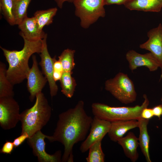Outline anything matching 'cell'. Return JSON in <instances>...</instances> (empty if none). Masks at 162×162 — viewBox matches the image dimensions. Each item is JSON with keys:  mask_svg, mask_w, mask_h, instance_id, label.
Segmentation results:
<instances>
[{"mask_svg": "<svg viewBox=\"0 0 162 162\" xmlns=\"http://www.w3.org/2000/svg\"><path fill=\"white\" fill-rule=\"evenodd\" d=\"M92 120L85 110L82 100L58 115L54 133L47 139L50 142L57 141L64 146L62 162H67L70 154L73 153L74 145L86 139Z\"/></svg>", "mask_w": 162, "mask_h": 162, "instance_id": "6da1fadb", "label": "cell"}, {"mask_svg": "<svg viewBox=\"0 0 162 162\" xmlns=\"http://www.w3.org/2000/svg\"><path fill=\"white\" fill-rule=\"evenodd\" d=\"M23 38L24 45L20 50H10L0 46L8 64L6 76L14 86L26 79L30 69L28 63L30 58L34 53H40L41 50L42 40L33 41Z\"/></svg>", "mask_w": 162, "mask_h": 162, "instance_id": "7a4b0ae2", "label": "cell"}, {"mask_svg": "<svg viewBox=\"0 0 162 162\" xmlns=\"http://www.w3.org/2000/svg\"><path fill=\"white\" fill-rule=\"evenodd\" d=\"M33 106L20 113L21 134L27 132L29 137L41 130L49 121L52 114L51 107L42 92L36 94Z\"/></svg>", "mask_w": 162, "mask_h": 162, "instance_id": "3957f363", "label": "cell"}, {"mask_svg": "<svg viewBox=\"0 0 162 162\" xmlns=\"http://www.w3.org/2000/svg\"><path fill=\"white\" fill-rule=\"evenodd\" d=\"M143 97L144 100L142 104L134 106L113 107L103 103H93L91 106L92 112L94 116L111 122L131 119L138 120L141 117L142 110L149 104L146 95L144 94Z\"/></svg>", "mask_w": 162, "mask_h": 162, "instance_id": "277c9868", "label": "cell"}, {"mask_svg": "<svg viewBox=\"0 0 162 162\" xmlns=\"http://www.w3.org/2000/svg\"><path fill=\"white\" fill-rule=\"evenodd\" d=\"M105 89L122 103L128 104L135 101L137 97L134 86L127 74L122 72L106 80Z\"/></svg>", "mask_w": 162, "mask_h": 162, "instance_id": "5b68a950", "label": "cell"}, {"mask_svg": "<svg viewBox=\"0 0 162 162\" xmlns=\"http://www.w3.org/2000/svg\"><path fill=\"white\" fill-rule=\"evenodd\" d=\"M104 0H75V14L83 28H88L100 17L105 16Z\"/></svg>", "mask_w": 162, "mask_h": 162, "instance_id": "8992f818", "label": "cell"}, {"mask_svg": "<svg viewBox=\"0 0 162 162\" xmlns=\"http://www.w3.org/2000/svg\"><path fill=\"white\" fill-rule=\"evenodd\" d=\"M20 116L19 105L13 97L0 98V125L3 129L14 128Z\"/></svg>", "mask_w": 162, "mask_h": 162, "instance_id": "52a82bcc", "label": "cell"}, {"mask_svg": "<svg viewBox=\"0 0 162 162\" xmlns=\"http://www.w3.org/2000/svg\"><path fill=\"white\" fill-rule=\"evenodd\" d=\"M48 136L39 130L27 139V143L32 148L33 153L37 157L38 162H62L61 151H57L52 154L46 152L44 139L47 138Z\"/></svg>", "mask_w": 162, "mask_h": 162, "instance_id": "ba28073f", "label": "cell"}, {"mask_svg": "<svg viewBox=\"0 0 162 162\" xmlns=\"http://www.w3.org/2000/svg\"><path fill=\"white\" fill-rule=\"evenodd\" d=\"M47 34H46L42 40V47L40 55L41 61L39 63L42 73L47 79L49 87L50 93L52 98L57 94L58 86L53 78L54 64L56 60V57L52 58L47 48L46 40Z\"/></svg>", "mask_w": 162, "mask_h": 162, "instance_id": "9c48e42d", "label": "cell"}, {"mask_svg": "<svg viewBox=\"0 0 162 162\" xmlns=\"http://www.w3.org/2000/svg\"><path fill=\"white\" fill-rule=\"evenodd\" d=\"M110 125L111 122L94 116L89 133L80 146V152L82 153L86 152L94 143L99 140H102L109 132Z\"/></svg>", "mask_w": 162, "mask_h": 162, "instance_id": "30bf717a", "label": "cell"}, {"mask_svg": "<svg viewBox=\"0 0 162 162\" xmlns=\"http://www.w3.org/2000/svg\"><path fill=\"white\" fill-rule=\"evenodd\" d=\"M32 65L30 68L27 75V86L30 93L29 99L33 101L36 94L41 92L47 82L46 77L39 70L36 56L33 55L32 57Z\"/></svg>", "mask_w": 162, "mask_h": 162, "instance_id": "8fae6325", "label": "cell"}, {"mask_svg": "<svg viewBox=\"0 0 162 162\" xmlns=\"http://www.w3.org/2000/svg\"><path fill=\"white\" fill-rule=\"evenodd\" d=\"M148 40L140 45V47L150 51L157 59L160 64L162 77V25L150 30L147 33Z\"/></svg>", "mask_w": 162, "mask_h": 162, "instance_id": "7c38bea8", "label": "cell"}, {"mask_svg": "<svg viewBox=\"0 0 162 162\" xmlns=\"http://www.w3.org/2000/svg\"><path fill=\"white\" fill-rule=\"evenodd\" d=\"M126 58L129 63V68L132 71L142 66L147 68L150 71H155L160 68L158 62L150 52L141 54L134 50H130L127 52Z\"/></svg>", "mask_w": 162, "mask_h": 162, "instance_id": "4fadbf2b", "label": "cell"}, {"mask_svg": "<svg viewBox=\"0 0 162 162\" xmlns=\"http://www.w3.org/2000/svg\"><path fill=\"white\" fill-rule=\"evenodd\" d=\"M20 30V35L22 38L30 41H37L42 40L46 33L40 30L34 16H27L18 25Z\"/></svg>", "mask_w": 162, "mask_h": 162, "instance_id": "5bb4252c", "label": "cell"}, {"mask_svg": "<svg viewBox=\"0 0 162 162\" xmlns=\"http://www.w3.org/2000/svg\"><path fill=\"white\" fill-rule=\"evenodd\" d=\"M139 122L137 120L131 119L118 121L111 122L108 134L110 139L114 142L123 137L129 130L138 127Z\"/></svg>", "mask_w": 162, "mask_h": 162, "instance_id": "9a60e30c", "label": "cell"}, {"mask_svg": "<svg viewBox=\"0 0 162 162\" xmlns=\"http://www.w3.org/2000/svg\"><path fill=\"white\" fill-rule=\"evenodd\" d=\"M122 147L125 156L132 162L138 160L139 154L137 148L139 145L138 138L132 132L119 139L117 142Z\"/></svg>", "mask_w": 162, "mask_h": 162, "instance_id": "2e32d148", "label": "cell"}, {"mask_svg": "<svg viewBox=\"0 0 162 162\" xmlns=\"http://www.w3.org/2000/svg\"><path fill=\"white\" fill-rule=\"evenodd\" d=\"M130 10L159 12L162 8V0H129L124 5Z\"/></svg>", "mask_w": 162, "mask_h": 162, "instance_id": "e0dca14e", "label": "cell"}, {"mask_svg": "<svg viewBox=\"0 0 162 162\" xmlns=\"http://www.w3.org/2000/svg\"><path fill=\"white\" fill-rule=\"evenodd\" d=\"M138 121L139 122L138 128L140 131L138 138L139 146L146 161L151 162L149 152L150 138L147 129L149 120L141 117Z\"/></svg>", "mask_w": 162, "mask_h": 162, "instance_id": "ac0fdd59", "label": "cell"}, {"mask_svg": "<svg viewBox=\"0 0 162 162\" xmlns=\"http://www.w3.org/2000/svg\"><path fill=\"white\" fill-rule=\"evenodd\" d=\"M72 71H63L60 80L61 92L66 97L71 98L74 95L77 84L72 74Z\"/></svg>", "mask_w": 162, "mask_h": 162, "instance_id": "d6986e66", "label": "cell"}, {"mask_svg": "<svg viewBox=\"0 0 162 162\" xmlns=\"http://www.w3.org/2000/svg\"><path fill=\"white\" fill-rule=\"evenodd\" d=\"M5 64L0 62V98L14 97V85L6 76Z\"/></svg>", "mask_w": 162, "mask_h": 162, "instance_id": "ffe728a7", "label": "cell"}, {"mask_svg": "<svg viewBox=\"0 0 162 162\" xmlns=\"http://www.w3.org/2000/svg\"><path fill=\"white\" fill-rule=\"evenodd\" d=\"M58 10L56 8H51L46 10H37L34 14L39 29L43 30L44 27L51 24L53 18L56 14Z\"/></svg>", "mask_w": 162, "mask_h": 162, "instance_id": "44dd1931", "label": "cell"}, {"mask_svg": "<svg viewBox=\"0 0 162 162\" xmlns=\"http://www.w3.org/2000/svg\"><path fill=\"white\" fill-rule=\"evenodd\" d=\"M31 1L13 0V13L16 25L20 24L27 16V9Z\"/></svg>", "mask_w": 162, "mask_h": 162, "instance_id": "7402d4cb", "label": "cell"}, {"mask_svg": "<svg viewBox=\"0 0 162 162\" xmlns=\"http://www.w3.org/2000/svg\"><path fill=\"white\" fill-rule=\"evenodd\" d=\"M75 51L69 49L64 50L58 57L61 63L63 71H72L75 66L74 56Z\"/></svg>", "mask_w": 162, "mask_h": 162, "instance_id": "603a6c76", "label": "cell"}, {"mask_svg": "<svg viewBox=\"0 0 162 162\" xmlns=\"http://www.w3.org/2000/svg\"><path fill=\"white\" fill-rule=\"evenodd\" d=\"M102 140H99L92 145L89 148L88 154L86 158L87 162H104L105 154L101 147Z\"/></svg>", "mask_w": 162, "mask_h": 162, "instance_id": "cb8c5ba5", "label": "cell"}, {"mask_svg": "<svg viewBox=\"0 0 162 162\" xmlns=\"http://www.w3.org/2000/svg\"><path fill=\"white\" fill-rule=\"evenodd\" d=\"M13 0H0L1 11L6 20L11 26L16 25L13 13Z\"/></svg>", "mask_w": 162, "mask_h": 162, "instance_id": "d4e9b609", "label": "cell"}, {"mask_svg": "<svg viewBox=\"0 0 162 162\" xmlns=\"http://www.w3.org/2000/svg\"><path fill=\"white\" fill-rule=\"evenodd\" d=\"M14 148L13 142L6 141L0 150L1 153L10 154Z\"/></svg>", "mask_w": 162, "mask_h": 162, "instance_id": "484cf974", "label": "cell"}, {"mask_svg": "<svg viewBox=\"0 0 162 162\" xmlns=\"http://www.w3.org/2000/svg\"><path fill=\"white\" fill-rule=\"evenodd\" d=\"M29 137V136L27 132H24L21 134V135L15 139L13 142L14 148L19 146L26 139H27Z\"/></svg>", "mask_w": 162, "mask_h": 162, "instance_id": "4316f807", "label": "cell"}, {"mask_svg": "<svg viewBox=\"0 0 162 162\" xmlns=\"http://www.w3.org/2000/svg\"><path fill=\"white\" fill-rule=\"evenodd\" d=\"M154 116L152 109L147 107L144 108L141 113V117L145 119H149Z\"/></svg>", "mask_w": 162, "mask_h": 162, "instance_id": "83f0119b", "label": "cell"}, {"mask_svg": "<svg viewBox=\"0 0 162 162\" xmlns=\"http://www.w3.org/2000/svg\"><path fill=\"white\" fill-rule=\"evenodd\" d=\"M129 0H104V5H110L116 4L124 5Z\"/></svg>", "mask_w": 162, "mask_h": 162, "instance_id": "f1b7e54d", "label": "cell"}, {"mask_svg": "<svg viewBox=\"0 0 162 162\" xmlns=\"http://www.w3.org/2000/svg\"><path fill=\"white\" fill-rule=\"evenodd\" d=\"M154 116L159 119L162 116V104L156 106L152 108Z\"/></svg>", "mask_w": 162, "mask_h": 162, "instance_id": "f546056e", "label": "cell"}, {"mask_svg": "<svg viewBox=\"0 0 162 162\" xmlns=\"http://www.w3.org/2000/svg\"><path fill=\"white\" fill-rule=\"evenodd\" d=\"M54 70L61 72H63V69L61 62L58 60L55 61L54 64Z\"/></svg>", "mask_w": 162, "mask_h": 162, "instance_id": "4dcf8cb0", "label": "cell"}, {"mask_svg": "<svg viewBox=\"0 0 162 162\" xmlns=\"http://www.w3.org/2000/svg\"><path fill=\"white\" fill-rule=\"evenodd\" d=\"M62 73L63 72L54 70L53 73V78L55 82L60 80Z\"/></svg>", "mask_w": 162, "mask_h": 162, "instance_id": "1f68e13d", "label": "cell"}, {"mask_svg": "<svg viewBox=\"0 0 162 162\" xmlns=\"http://www.w3.org/2000/svg\"><path fill=\"white\" fill-rule=\"evenodd\" d=\"M75 0H54L57 6L61 9L62 8L64 3L66 2H73Z\"/></svg>", "mask_w": 162, "mask_h": 162, "instance_id": "d6a6232c", "label": "cell"}, {"mask_svg": "<svg viewBox=\"0 0 162 162\" xmlns=\"http://www.w3.org/2000/svg\"><path fill=\"white\" fill-rule=\"evenodd\" d=\"M74 161V155L73 153L69 155L68 159L67 162H73Z\"/></svg>", "mask_w": 162, "mask_h": 162, "instance_id": "836d02e7", "label": "cell"}, {"mask_svg": "<svg viewBox=\"0 0 162 162\" xmlns=\"http://www.w3.org/2000/svg\"><path fill=\"white\" fill-rule=\"evenodd\" d=\"M161 102H162V97L161 98Z\"/></svg>", "mask_w": 162, "mask_h": 162, "instance_id": "e575fe53", "label": "cell"}]
</instances>
